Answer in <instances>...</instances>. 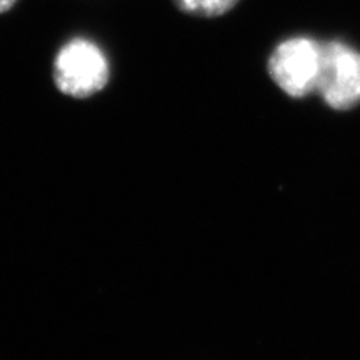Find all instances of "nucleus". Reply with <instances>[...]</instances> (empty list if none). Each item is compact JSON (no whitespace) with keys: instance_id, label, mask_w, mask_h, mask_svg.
I'll list each match as a JSON object with an SVG mask.
<instances>
[{"instance_id":"obj_1","label":"nucleus","mask_w":360,"mask_h":360,"mask_svg":"<svg viewBox=\"0 0 360 360\" xmlns=\"http://www.w3.org/2000/svg\"><path fill=\"white\" fill-rule=\"evenodd\" d=\"M110 80V62L96 40L74 37L53 58V82L67 97L87 98L102 92Z\"/></svg>"},{"instance_id":"obj_2","label":"nucleus","mask_w":360,"mask_h":360,"mask_svg":"<svg viewBox=\"0 0 360 360\" xmlns=\"http://www.w3.org/2000/svg\"><path fill=\"white\" fill-rule=\"evenodd\" d=\"M323 60V44L307 35L282 40L269 58V74L283 92L302 98L317 92Z\"/></svg>"},{"instance_id":"obj_3","label":"nucleus","mask_w":360,"mask_h":360,"mask_svg":"<svg viewBox=\"0 0 360 360\" xmlns=\"http://www.w3.org/2000/svg\"><path fill=\"white\" fill-rule=\"evenodd\" d=\"M317 92L337 110L360 103V52L340 40L323 44V60Z\"/></svg>"},{"instance_id":"obj_4","label":"nucleus","mask_w":360,"mask_h":360,"mask_svg":"<svg viewBox=\"0 0 360 360\" xmlns=\"http://www.w3.org/2000/svg\"><path fill=\"white\" fill-rule=\"evenodd\" d=\"M240 0H174L180 12L195 17H219L231 12Z\"/></svg>"},{"instance_id":"obj_5","label":"nucleus","mask_w":360,"mask_h":360,"mask_svg":"<svg viewBox=\"0 0 360 360\" xmlns=\"http://www.w3.org/2000/svg\"><path fill=\"white\" fill-rule=\"evenodd\" d=\"M17 2H19V0H0V13H6L8 11H12V8L15 7Z\"/></svg>"}]
</instances>
